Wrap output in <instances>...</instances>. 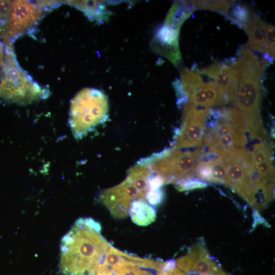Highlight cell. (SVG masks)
Here are the masks:
<instances>
[{"label":"cell","instance_id":"obj_1","mask_svg":"<svg viewBox=\"0 0 275 275\" xmlns=\"http://www.w3.org/2000/svg\"><path fill=\"white\" fill-rule=\"evenodd\" d=\"M101 231L92 218L75 221L61 242L59 268L63 275H98L112 246Z\"/></svg>","mask_w":275,"mask_h":275},{"label":"cell","instance_id":"obj_2","mask_svg":"<svg viewBox=\"0 0 275 275\" xmlns=\"http://www.w3.org/2000/svg\"><path fill=\"white\" fill-rule=\"evenodd\" d=\"M236 60L240 76L235 104L250 139L258 142L265 141L266 133L260 115L263 95L262 77L270 62L264 58L259 60L246 46L239 48Z\"/></svg>","mask_w":275,"mask_h":275},{"label":"cell","instance_id":"obj_3","mask_svg":"<svg viewBox=\"0 0 275 275\" xmlns=\"http://www.w3.org/2000/svg\"><path fill=\"white\" fill-rule=\"evenodd\" d=\"M108 101L105 95L94 88H85L71 100L69 124L76 139H80L97 125L103 123L108 115Z\"/></svg>","mask_w":275,"mask_h":275},{"label":"cell","instance_id":"obj_4","mask_svg":"<svg viewBox=\"0 0 275 275\" xmlns=\"http://www.w3.org/2000/svg\"><path fill=\"white\" fill-rule=\"evenodd\" d=\"M3 70L4 76L1 84V95L5 99L24 104L47 97V89L34 81L17 62L7 64Z\"/></svg>","mask_w":275,"mask_h":275},{"label":"cell","instance_id":"obj_5","mask_svg":"<svg viewBox=\"0 0 275 275\" xmlns=\"http://www.w3.org/2000/svg\"><path fill=\"white\" fill-rule=\"evenodd\" d=\"M197 72L213 80L219 105L235 101L240 76L236 58H232L223 62H216Z\"/></svg>","mask_w":275,"mask_h":275},{"label":"cell","instance_id":"obj_6","mask_svg":"<svg viewBox=\"0 0 275 275\" xmlns=\"http://www.w3.org/2000/svg\"><path fill=\"white\" fill-rule=\"evenodd\" d=\"M200 153V149L192 152L177 151L161 159L155 170L165 183H173L177 186L192 179Z\"/></svg>","mask_w":275,"mask_h":275},{"label":"cell","instance_id":"obj_7","mask_svg":"<svg viewBox=\"0 0 275 275\" xmlns=\"http://www.w3.org/2000/svg\"><path fill=\"white\" fill-rule=\"evenodd\" d=\"M102 203L116 218L129 215V209L135 200H146L133 183L128 177L119 184L104 190L101 195Z\"/></svg>","mask_w":275,"mask_h":275},{"label":"cell","instance_id":"obj_8","mask_svg":"<svg viewBox=\"0 0 275 275\" xmlns=\"http://www.w3.org/2000/svg\"><path fill=\"white\" fill-rule=\"evenodd\" d=\"M210 108L185 105L184 121L176 147L177 148L199 147L202 144L206 121Z\"/></svg>","mask_w":275,"mask_h":275},{"label":"cell","instance_id":"obj_9","mask_svg":"<svg viewBox=\"0 0 275 275\" xmlns=\"http://www.w3.org/2000/svg\"><path fill=\"white\" fill-rule=\"evenodd\" d=\"M45 8H47L43 1H13L8 31L9 38L17 37L36 26L44 14Z\"/></svg>","mask_w":275,"mask_h":275},{"label":"cell","instance_id":"obj_10","mask_svg":"<svg viewBox=\"0 0 275 275\" xmlns=\"http://www.w3.org/2000/svg\"><path fill=\"white\" fill-rule=\"evenodd\" d=\"M175 261L177 268L186 274L228 275L212 260L201 243L195 244L186 255Z\"/></svg>","mask_w":275,"mask_h":275},{"label":"cell","instance_id":"obj_11","mask_svg":"<svg viewBox=\"0 0 275 275\" xmlns=\"http://www.w3.org/2000/svg\"><path fill=\"white\" fill-rule=\"evenodd\" d=\"M165 262L143 258L124 252L123 260L115 275H167Z\"/></svg>","mask_w":275,"mask_h":275},{"label":"cell","instance_id":"obj_12","mask_svg":"<svg viewBox=\"0 0 275 275\" xmlns=\"http://www.w3.org/2000/svg\"><path fill=\"white\" fill-rule=\"evenodd\" d=\"M267 24L255 13L252 19L242 29L245 31L249 38L246 47L251 50L264 54V58L270 62L268 57Z\"/></svg>","mask_w":275,"mask_h":275},{"label":"cell","instance_id":"obj_13","mask_svg":"<svg viewBox=\"0 0 275 275\" xmlns=\"http://www.w3.org/2000/svg\"><path fill=\"white\" fill-rule=\"evenodd\" d=\"M132 221L141 226H146L156 219V210L154 207L144 200H135L129 211Z\"/></svg>","mask_w":275,"mask_h":275},{"label":"cell","instance_id":"obj_14","mask_svg":"<svg viewBox=\"0 0 275 275\" xmlns=\"http://www.w3.org/2000/svg\"><path fill=\"white\" fill-rule=\"evenodd\" d=\"M274 183L262 180L256 183L248 202L255 210H261L268 206L273 198Z\"/></svg>","mask_w":275,"mask_h":275},{"label":"cell","instance_id":"obj_15","mask_svg":"<svg viewBox=\"0 0 275 275\" xmlns=\"http://www.w3.org/2000/svg\"><path fill=\"white\" fill-rule=\"evenodd\" d=\"M255 13L249 6L235 1L226 17L242 28L252 19Z\"/></svg>","mask_w":275,"mask_h":275},{"label":"cell","instance_id":"obj_16","mask_svg":"<svg viewBox=\"0 0 275 275\" xmlns=\"http://www.w3.org/2000/svg\"><path fill=\"white\" fill-rule=\"evenodd\" d=\"M196 9L214 11L227 16L228 10L235 1H192Z\"/></svg>","mask_w":275,"mask_h":275},{"label":"cell","instance_id":"obj_17","mask_svg":"<svg viewBox=\"0 0 275 275\" xmlns=\"http://www.w3.org/2000/svg\"><path fill=\"white\" fill-rule=\"evenodd\" d=\"M253 167L257 164L271 159L272 147L267 141L257 142L253 146V150L250 153Z\"/></svg>","mask_w":275,"mask_h":275},{"label":"cell","instance_id":"obj_18","mask_svg":"<svg viewBox=\"0 0 275 275\" xmlns=\"http://www.w3.org/2000/svg\"><path fill=\"white\" fill-rule=\"evenodd\" d=\"M210 162L212 182L223 183L226 185L227 175L225 163L219 158Z\"/></svg>","mask_w":275,"mask_h":275},{"label":"cell","instance_id":"obj_19","mask_svg":"<svg viewBox=\"0 0 275 275\" xmlns=\"http://www.w3.org/2000/svg\"><path fill=\"white\" fill-rule=\"evenodd\" d=\"M194 174L202 180L212 182L210 162L199 161L195 167Z\"/></svg>","mask_w":275,"mask_h":275},{"label":"cell","instance_id":"obj_20","mask_svg":"<svg viewBox=\"0 0 275 275\" xmlns=\"http://www.w3.org/2000/svg\"><path fill=\"white\" fill-rule=\"evenodd\" d=\"M207 184L201 180L196 179L187 180L176 186L180 191L191 190L195 189L203 188L207 186Z\"/></svg>","mask_w":275,"mask_h":275},{"label":"cell","instance_id":"obj_21","mask_svg":"<svg viewBox=\"0 0 275 275\" xmlns=\"http://www.w3.org/2000/svg\"><path fill=\"white\" fill-rule=\"evenodd\" d=\"M163 198V193L162 189L150 190L147 196L146 201L152 206H156L160 204Z\"/></svg>","mask_w":275,"mask_h":275},{"label":"cell","instance_id":"obj_22","mask_svg":"<svg viewBox=\"0 0 275 275\" xmlns=\"http://www.w3.org/2000/svg\"><path fill=\"white\" fill-rule=\"evenodd\" d=\"M254 222L252 224V228L251 231H253L256 227L259 225H263L266 228H269L270 225L267 222L260 214L258 211L254 210L253 213Z\"/></svg>","mask_w":275,"mask_h":275}]
</instances>
